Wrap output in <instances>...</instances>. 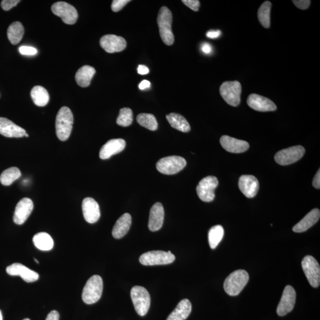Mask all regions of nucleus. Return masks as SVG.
I'll list each match as a JSON object with an SVG mask.
<instances>
[{"label": "nucleus", "instance_id": "nucleus-1", "mask_svg": "<svg viewBox=\"0 0 320 320\" xmlns=\"http://www.w3.org/2000/svg\"><path fill=\"white\" fill-rule=\"evenodd\" d=\"M74 116L68 107H61L57 114L55 122L56 134L59 140H67L72 129Z\"/></svg>", "mask_w": 320, "mask_h": 320}, {"label": "nucleus", "instance_id": "nucleus-2", "mask_svg": "<svg viewBox=\"0 0 320 320\" xmlns=\"http://www.w3.org/2000/svg\"><path fill=\"white\" fill-rule=\"evenodd\" d=\"M173 15L167 7H162L158 12L157 23L161 39L166 45H172L174 36L172 30Z\"/></svg>", "mask_w": 320, "mask_h": 320}, {"label": "nucleus", "instance_id": "nucleus-3", "mask_svg": "<svg viewBox=\"0 0 320 320\" xmlns=\"http://www.w3.org/2000/svg\"><path fill=\"white\" fill-rule=\"evenodd\" d=\"M249 275L245 270H237L231 274L224 282L226 293L230 296H236L242 292L248 283Z\"/></svg>", "mask_w": 320, "mask_h": 320}, {"label": "nucleus", "instance_id": "nucleus-4", "mask_svg": "<svg viewBox=\"0 0 320 320\" xmlns=\"http://www.w3.org/2000/svg\"><path fill=\"white\" fill-rule=\"evenodd\" d=\"M103 283L99 275H94L85 284L82 293V299L87 304L96 303L102 295Z\"/></svg>", "mask_w": 320, "mask_h": 320}, {"label": "nucleus", "instance_id": "nucleus-5", "mask_svg": "<svg viewBox=\"0 0 320 320\" xmlns=\"http://www.w3.org/2000/svg\"><path fill=\"white\" fill-rule=\"evenodd\" d=\"M131 299L136 312L140 316L147 315L151 304L150 294L145 288L135 286L131 291Z\"/></svg>", "mask_w": 320, "mask_h": 320}, {"label": "nucleus", "instance_id": "nucleus-6", "mask_svg": "<svg viewBox=\"0 0 320 320\" xmlns=\"http://www.w3.org/2000/svg\"><path fill=\"white\" fill-rule=\"evenodd\" d=\"M242 90V85L238 81L224 82L220 88L222 97L227 104L233 107L239 105Z\"/></svg>", "mask_w": 320, "mask_h": 320}, {"label": "nucleus", "instance_id": "nucleus-7", "mask_svg": "<svg viewBox=\"0 0 320 320\" xmlns=\"http://www.w3.org/2000/svg\"><path fill=\"white\" fill-rule=\"evenodd\" d=\"M186 166V161L185 158L176 156L161 158L156 164L158 172L166 175H173L179 173Z\"/></svg>", "mask_w": 320, "mask_h": 320}, {"label": "nucleus", "instance_id": "nucleus-8", "mask_svg": "<svg viewBox=\"0 0 320 320\" xmlns=\"http://www.w3.org/2000/svg\"><path fill=\"white\" fill-rule=\"evenodd\" d=\"M175 259L170 251L157 250L144 253L139 258V262L144 266L163 265L172 264Z\"/></svg>", "mask_w": 320, "mask_h": 320}, {"label": "nucleus", "instance_id": "nucleus-9", "mask_svg": "<svg viewBox=\"0 0 320 320\" xmlns=\"http://www.w3.org/2000/svg\"><path fill=\"white\" fill-rule=\"evenodd\" d=\"M305 148L301 145L284 149L275 154L276 162L281 166H287L297 162L305 154Z\"/></svg>", "mask_w": 320, "mask_h": 320}, {"label": "nucleus", "instance_id": "nucleus-10", "mask_svg": "<svg viewBox=\"0 0 320 320\" xmlns=\"http://www.w3.org/2000/svg\"><path fill=\"white\" fill-rule=\"evenodd\" d=\"M302 268L310 285L313 288H318L320 284V268L318 262L312 256H306L303 260Z\"/></svg>", "mask_w": 320, "mask_h": 320}, {"label": "nucleus", "instance_id": "nucleus-11", "mask_svg": "<svg viewBox=\"0 0 320 320\" xmlns=\"http://www.w3.org/2000/svg\"><path fill=\"white\" fill-rule=\"evenodd\" d=\"M218 183V180L215 176H207L202 179L196 188L199 198L205 202L213 201L215 197V190Z\"/></svg>", "mask_w": 320, "mask_h": 320}, {"label": "nucleus", "instance_id": "nucleus-12", "mask_svg": "<svg viewBox=\"0 0 320 320\" xmlns=\"http://www.w3.org/2000/svg\"><path fill=\"white\" fill-rule=\"evenodd\" d=\"M53 13L62 18L64 23L74 24L77 21L78 15L77 9L65 2H57L51 7Z\"/></svg>", "mask_w": 320, "mask_h": 320}, {"label": "nucleus", "instance_id": "nucleus-13", "mask_svg": "<svg viewBox=\"0 0 320 320\" xmlns=\"http://www.w3.org/2000/svg\"><path fill=\"white\" fill-rule=\"evenodd\" d=\"M296 292L291 285L285 288L283 296L277 308V314L281 317L285 316L293 311L296 302Z\"/></svg>", "mask_w": 320, "mask_h": 320}, {"label": "nucleus", "instance_id": "nucleus-14", "mask_svg": "<svg viewBox=\"0 0 320 320\" xmlns=\"http://www.w3.org/2000/svg\"><path fill=\"white\" fill-rule=\"evenodd\" d=\"M100 46L107 53H113L122 51L126 48V42L124 38L115 34H106L101 38Z\"/></svg>", "mask_w": 320, "mask_h": 320}, {"label": "nucleus", "instance_id": "nucleus-15", "mask_svg": "<svg viewBox=\"0 0 320 320\" xmlns=\"http://www.w3.org/2000/svg\"><path fill=\"white\" fill-rule=\"evenodd\" d=\"M250 108L258 112H271L277 109L276 104L265 97L257 94H251L247 100Z\"/></svg>", "mask_w": 320, "mask_h": 320}, {"label": "nucleus", "instance_id": "nucleus-16", "mask_svg": "<svg viewBox=\"0 0 320 320\" xmlns=\"http://www.w3.org/2000/svg\"><path fill=\"white\" fill-rule=\"evenodd\" d=\"M33 210V203L30 199L24 198L15 207L13 221L17 225L25 223Z\"/></svg>", "mask_w": 320, "mask_h": 320}, {"label": "nucleus", "instance_id": "nucleus-17", "mask_svg": "<svg viewBox=\"0 0 320 320\" xmlns=\"http://www.w3.org/2000/svg\"><path fill=\"white\" fill-rule=\"evenodd\" d=\"M82 213L84 219L90 224H94L99 220L100 211L99 204L91 198H85L82 204Z\"/></svg>", "mask_w": 320, "mask_h": 320}, {"label": "nucleus", "instance_id": "nucleus-18", "mask_svg": "<svg viewBox=\"0 0 320 320\" xmlns=\"http://www.w3.org/2000/svg\"><path fill=\"white\" fill-rule=\"evenodd\" d=\"M239 187L247 198H253L259 191V182L254 176L243 175L240 177Z\"/></svg>", "mask_w": 320, "mask_h": 320}, {"label": "nucleus", "instance_id": "nucleus-19", "mask_svg": "<svg viewBox=\"0 0 320 320\" xmlns=\"http://www.w3.org/2000/svg\"><path fill=\"white\" fill-rule=\"evenodd\" d=\"M6 272L9 275L19 276L28 283H33L39 278V275L36 272L18 263L8 266L6 269Z\"/></svg>", "mask_w": 320, "mask_h": 320}, {"label": "nucleus", "instance_id": "nucleus-20", "mask_svg": "<svg viewBox=\"0 0 320 320\" xmlns=\"http://www.w3.org/2000/svg\"><path fill=\"white\" fill-rule=\"evenodd\" d=\"M26 132L9 119L0 117V134L8 138H21Z\"/></svg>", "mask_w": 320, "mask_h": 320}, {"label": "nucleus", "instance_id": "nucleus-21", "mask_svg": "<svg viewBox=\"0 0 320 320\" xmlns=\"http://www.w3.org/2000/svg\"><path fill=\"white\" fill-rule=\"evenodd\" d=\"M221 146L227 151L232 153H242L249 148L248 142L240 139L223 135L220 139Z\"/></svg>", "mask_w": 320, "mask_h": 320}, {"label": "nucleus", "instance_id": "nucleus-22", "mask_svg": "<svg viewBox=\"0 0 320 320\" xmlns=\"http://www.w3.org/2000/svg\"><path fill=\"white\" fill-rule=\"evenodd\" d=\"M126 142L123 139H113L103 145L100 151V158L102 160L108 159L113 155L118 154L124 150Z\"/></svg>", "mask_w": 320, "mask_h": 320}, {"label": "nucleus", "instance_id": "nucleus-23", "mask_svg": "<svg viewBox=\"0 0 320 320\" xmlns=\"http://www.w3.org/2000/svg\"><path fill=\"white\" fill-rule=\"evenodd\" d=\"M164 219L163 206L160 202L155 204L151 208L149 217V230L153 232L158 231L162 227Z\"/></svg>", "mask_w": 320, "mask_h": 320}, {"label": "nucleus", "instance_id": "nucleus-24", "mask_svg": "<svg viewBox=\"0 0 320 320\" xmlns=\"http://www.w3.org/2000/svg\"><path fill=\"white\" fill-rule=\"evenodd\" d=\"M320 217V211L319 209H314L293 227V231L298 233L305 232L318 223Z\"/></svg>", "mask_w": 320, "mask_h": 320}, {"label": "nucleus", "instance_id": "nucleus-25", "mask_svg": "<svg viewBox=\"0 0 320 320\" xmlns=\"http://www.w3.org/2000/svg\"><path fill=\"white\" fill-rule=\"evenodd\" d=\"M132 217L131 215L125 213L120 217L113 227L112 235L114 238L120 239L128 233L131 226Z\"/></svg>", "mask_w": 320, "mask_h": 320}, {"label": "nucleus", "instance_id": "nucleus-26", "mask_svg": "<svg viewBox=\"0 0 320 320\" xmlns=\"http://www.w3.org/2000/svg\"><path fill=\"white\" fill-rule=\"evenodd\" d=\"M192 304L188 299H184L168 317L166 320H185L191 315Z\"/></svg>", "mask_w": 320, "mask_h": 320}, {"label": "nucleus", "instance_id": "nucleus-27", "mask_svg": "<svg viewBox=\"0 0 320 320\" xmlns=\"http://www.w3.org/2000/svg\"><path fill=\"white\" fill-rule=\"evenodd\" d=\"M96 73V70L89 65H84L78 69L75 74V80L81 87L89 86L92 78Z\"/></svg>", "mask_w": 320, "mask_h": 320}, {"label": "nucleus", "instance_id": "nucleus-28", "mask_svg": "<svg viewBox=\"0 0 320 320\" xmlns=\"http://www.w3.org/2000/svg\"><path fill=\"white\" fill-rule=\"evenodd\" d=\"M166 118L173 128L183 132H188L191 131V126L188 120L180 114L170 113L166 116Z\"/></svg>", "mask_w": 320, "mask_h": 320}, {"label": "nucleus", "instance_id": "nucleus-29", "mask_svg": "<svg viewBox=\"0 0 320 320\" xmlns=\"http://www.w3.org/2000/svg\"><path fill=\"white\" fill-rule=\"evenodd\" d=\"M33 242L36 248L42 251H49L53 247V240L48 234L46 233H39L34 235Z\"/></svg>", "mask_w": 320, "mask_h": 320}, {"label": "nucleus", "instance_id": "nucleus-30", "mask_svg": "<svg viewBox=\"0 0 320 320\" xmlns=\"http://www.w3.org/2000/svg\"><path fill=\"white\" fill-rule=\"evenodd\" d=\"M30 95L34 103L37 106H45L49 102L48 92L42 86L37 85V86L34 87L31 91Z\"/></svg>", "mask_w": 320, "mask_h": 320}, {"label": "nucleus", "instance_id": "nucleus-31", "mask_svg": "<svg viewBox=\"0 0 320 320\" xmlns=\"http://www.w3.org/2000/svg\"><path fill=\"white\" fill-rule=\"evenodd\" d=\"M24 28L19 21H15L9 26L7 29V37L12 45H17L20 42L24 35Z\"/></svg>", "mask_w": 320, "mask_h": 320}, {"label": "nucleus", "instance_id": "nucleus-32", "mask_svg": "<svg viewBox=\"0 0 320 320\" xmlns=\"http://www.w3.org/2000/svg\"><path fill=\"white\" fill-rule=\"evenodd\" d=\"M272 3L266 1L263 3L258 9V15L260 22L266 28L271 26V11Z\"/></svg>", "mask_w": 320, "mask_h": 320}, {"label": "nucleus", "instance_id": "nucleus-33", "mask_svg": "<svg viewBox=\"0 0 320 320\" xmlns=\"http://www.w3.org/2000/svg\"><path fill=\"white\" fill-rule=\"evenodd\" d=\"M224 235V230L223 226L217 225L212 227L209 231L208 241L212 249H215L219 245Z\"/></svg>", "mask_w": 320, "mask_h": 320}, {"label": "nucleus", "instance_id": "nucleus-34", "mask_svg": "<svg viewBox=\"0 0 320 320\" xmlns=\"http://www.w3.org/2000/svg\"><path fill=\"white\" fill-rule=\"evenodd\" d=\"M20 170L17 167H10L6 169L0 176V182L2 185H11L15 180L21 176Z\"/></svg>", "mask_w": 320, "mask_h": 320}, {"label": "nucleus", "instance_id": "nucleus-35", "mask_svg": "<svg viewBox=\"0 0 320 320\" xmlns=\"http://www.w3.org/2000/svg\"><path fill=\"white\" fill-rule=\"evenodd\" d=\"M137 120L142 127L150 131H156L158 128V122L156 117L150 113H141L137 116Z\"/></svg>", "mask_w": 320, "mask_h": 320}, {"label": "nucleus", "instance_id": "nucleus-36", "mask_svg": "<svg viewBox=\"0 0 320 320\" xmlns=\"http://www.w3.org/2000/svg\"><path fill=\"white\" fill-rule=\"evenodd\" d=\"M133 122V113L131 109L124 107L120 110L119 115L117 118L116 123L123 127H127L131 125Z\"/></svg>", "mask_w": 320, "mask_h": 320}, {"label": "nucleus", "instance_id": "nucleus-37", "mask_svg": "<svg viewBox=\"0 0 320 320\" xmlns=\"http://www.w3.org/2000/svg\"><path fill=\"white\" fill-rule=\"evenodd\" d=\"M129 2H131L130 0H113L111 8L113 11L118 12Z\"/></svg>", "mask_w": 320, "mask_h": 320}, {"label": "nucleus", "instance_id": "nucleus-38", "mask_svg": "<svg viewBox=\"0 0 320 320\" xmlns=\"http://www.w3.org/2000/svg\"><path fill=\"white\" fill-rule=\"evenodd\" d=\"M19 52L23 55L33 56L37 54V50L33 47L22 46L19 47Z\"/></svg>", "mask_w": 320, "mask_h": 320}, {"label": "nucleus", "instance_id": "nucleus-39", "mask_svg": "<svg viewBox=\"0 0 320 320\" xmlns=\"http://www.w3.org/2000/svg\"><path fill=\"white\" fill-rule=\"evenodd\" d=\"M20 2V0H3L1 1V7L4 11H8Z\"/></svg>", "mask_w": 320, "mask_h": 320}, {"label": "nucleus", "instance_id": "nucleus-40", "mask_svg": "<svg viewBox=\"0 0 320 320\" xmlns=\"http://www.w3.org/2000/svg\"><path fill=\"white\" fill-rule=\"evenodd\" d=\"M182 2L193 11H198L200 7V1L198 0H183Z\"/></svg>", "mask_w": 320, "mask_h": 320}, {"label": "nucleus", "instance_id": "nucleus-41", "mask_svg": "<svg viewBox=\"0 0 320 320\" xmlns=\"http://www.w3.org/2000/svg\"><path fill=\"white\" fill-rule=\"evenodd\" d=\"M293 2L297 7L302 9L308 8L311 4V1L310 0H294Z\"/></svg>", "mask_w": 320, "mask_h": 320}, {"label": "nucleus", "instance_id": "nucleus-42", "mask_svg": "<svg viewBox=\"0 0 320 320\" xmlns=\"http://www.w3.org/2000/svg\"><path fill=\"white\" fill-rule=\"evenodd\" d=\"M320 170H319L318 173L314 177L313 181V186L317 189H320Z\"/></svg>", "mask_w": 320, "mask_h": 320}, {"label": "nucleus", "instance_id": "nucleus-43", "mask_svg": "<svg viewBox=\"0 0 320 320\" xmlns=\"http://www.w3.org/2000/svg\"><path fill=\"white\" fill-rule=\"evenodd\" d=\"M221 34V31L220 30H210L208 31L207 36L210 39H216L219 37Z\"/></svg>", "mask_w": 320, "mask_h": 320}, {"label": "nucleus", "instance_id": "nucleus-44", "mask_svg": "<svg viewBox=\"0 0 320 320\" xmlns=\"http://www.w3.org/2000/svg\"><path fill=\"white\" fill-rule=\"evenodd\" d=\"M59 315L58 312L52 311L47 315L46 320H59Z\"/></svg>", "mask_w": 320, "mask_h": 320}, {"label": "nucleus", "instance_id": "nucleus-45", "mask_svg": "<svg viewBox=\"0 0 320 320\" xmlns=\"http://www.w3.org/2000/svg\"><path fill=\"white\" fill-rule=\"evenodd\" d=\"M149 69L146 66L139 65L138 67V72L139 74L145 75L149 73Z\"/></svg>", "mask_w": 320, "mask_h": 320}, {"label": "nucleus", "instance_id": "nucleus-46", "mask_svg": "<svg viewBox=\"0 0 320 320\" xmlns=\"http://www.w3.org/2000/svg\"><path fill=\"white\" fill-rule=\"evenodd\" d=\"M151 86V82L148 80H143L141 82L139 85V88L140 90H145L146 88H150Z\"/></svg>", "mask_w": 320, "mask_h": 320}, {"label": "nucleus", "instance_id": "nucleus-47", "mask_svg": "<svg viewBox=\"0 0 320 320\" xmlns=\"http://www.w3.org/2000/svg\"><path fill=\"white\" fill-rule=\"evenodd\" d=\"M202 50L206 53V54H208V53H210L212 51V47L210 44L207 43H204L202 46Z\"/></svg>", "mask_w": 320, "mask_h": 320}, {"label": "nucleus", "instance_id": "nucleus-48", "mask_svg": "<svg viewBox=\"0 0 320 320\" xmlns=\"http://www.w3.org/2000/svg\"><path fill=\"white\" fill-rule=\"evenodd\" d=\"M0 320H3L2 313L1 310H0Z\"/></svg>", "mask_w": 320, "mask_h": 320}, {"label": "nucleus", "instance_id": "nucleus-49", "mask_svg": "<svg viewBox=\"0 0 320 320\" xmlns=\"http://www.w3.org/2000/svg\"><path fill=\"white\" fill-rule=\"evenodd\" d=\"M34 261H35L36 263H37V264H39V262H38V261H37V260L36 259H34Z\"/></svg>", "mask_w": 320, "mask_h": 320}, {"label": "nucleus", "instance_id": "nucleus-50", "mask_svg": "<svg viewBox=\"0 0 320 320\" xmlns=\"http://www.w3.org/2000/svg\"><path fill=\"white\" fill-rule=\"evenodd\" d=\"M24 137H28V135L27 134H26V135H25Z\"/></svg>", "mask_w": 320, "mask_h": 320}, {"label": "nucleus", "instance_id": "nucleus-51", "mask_svg": "<svg viewBox=\"0 0 320 320\" xmlns=\"http://www.w3.org/2000/svg\"><path fill=\"white\" fill-rule=\"evenodd\" d=\"M23 320H30V319H24Z\"/></svg>", "mask_w": 320, "mask_h": 320}]
</instances>
